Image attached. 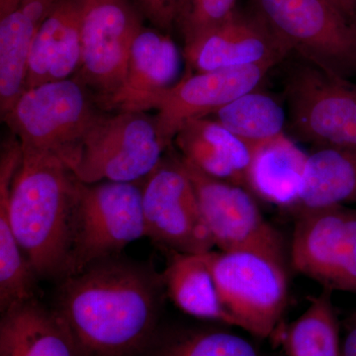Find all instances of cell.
<instances>
[{
  "mask_svg": "<svg viewBox=\"0 0 356 356\" xmlns=\"http://www.w3.org/2000/svg\"><path fill=\"white\" fill-rule=\"evenodd\" d=\"M341 356H356V310L346 323V334L341 341Z\"/></svg>",
  "mask_w": 356,
  "mask_h": 356,
  "instance_id": "29",
  "label": "cell"
},
{
  "mask_svg": "<svg viewBox=\"0 0 356 356\" xmlns=\"http://www.w3.org/2000/svg\"><path fill=\"white\" fill-rule=\"evenodd\" d=\"M165 292L179 310L192 317L236 327L222 305L205 254L173 252L163 273Z\"/></svg>",
  "mask_w": 356,
  "mask_h": 356,
  "instance_id": "23",
  "label": "cell"
},
{
  "mask_svg": "<svg viewBox=\"0 0 356 356\" xmlns=\"http://www.w3.org/2000/svg\"><path fill=\"white\" fill-rule=\"evenodd\" d=\"M84 0H60L44 21L28 60L26 89L70 79L81 67Z\"/></svg>",
  "mask_w": 356,
  "mask_h": 356,
  "instance_id": "17",
  "label": "cell"
},
{
  "mask_svg": "<svg viewBox=\"0 0 356 356\" xmlns=\"http://www.w3.org/2000/svg\"><path fill=\"white\" fill-rule=\"evenodd\" d=\"M173 140L180 156L201 172L247 188L248 172L259 146L207 117L185 122Z\"/></svg>",
  "mask_w": 356,
  "mask_h": 356,
  "instance_id": "16",
  "label": "cell"
},
{
  "mask_svg": "<svg viewBox=\"0 0 356 356\" xmlns=\"http://www.w3.org/2000/svg\"><path fill=\"white\" fill-rule=\"evenodd\" d=\"M332 292L323 289L294 322L282 325L271 339L287 356H341V341Z\"/></svg>",
  "mask_w": 356,
  "mask_h": 356,
  "instance_id": "24",
  "label": "cell"
},
{
  "mask_svg": "<svg viewBox=\"0 0 356 356\" xmlns=\"http://www.w3.org/2000/svg\"><path fill=\"white\" fill-rule=\"evenodd\" d=\"M60 0H22L0 20V111L3 118L26 90L37 33Z\"/></svg>",
  "mask_w": 356,
  "mask_h": 356,
  "instance_id": "19",
  "label": "cell"
},
{
  "mask_svg": "<svg viewBox=\"0 0 356 356\" xmlns=\"http://www.w3.org/2000/svg\"><path fill=\"white\" fill-rule=\"evenodd\" d=\"M236 0H192L191 11L182 23L184 51L191 50L207 33L222 25L236 11Z\"/></svg>",
  "mask_w": 356,
  "mask_h": 356,
  "instance_id": "27",
  "label": "cell"
},
{
  "mask_svg": "<svg viewBox=\"0 0 356 356\" xmlns=\"http://www.w3.org/2000/svg\"><path fill=\"white\" fill-rule=\"evenodd\" d=\"M337 8L341 9L344 13L348 14L353 19H355V11H353V0H329Z\"/></svg>",
  "mask_w": 356,
  "mask_h": 356,
  "instance_id": "30",
  "label": "cell"
},
{
  "mask_svg": "<svg viewBox=\"0 0 356 356\" xmlns=\"http://www.w3.org/2000/svg\"><path fill=\"white\" fill-rule=\"evenodd\" d=\"M211 116L238 137L261 146L284 135L287 115L273 96L259 88L245 93Z\"/></svg>",
  "mask_w": 356,
  "mask_h": 356,
  "instance_id": "25",
  "label": "cell"
},
{
  "mask_svg": "<svg viewBox=\"0 0 356 356\" xmlns=\"http://www.w3.org/2000/svg\"><path fill=\"white\" fill-rule=\"evenodd\" d=\"M356 201V147H314L307 156L298 202L290 209H318Z\"/></svg>",
  "mask_w": 356,
  "mask_h": 356,
  "instance_id": "22",
  "label": "cell"
},
{
  "mask_svg": "<svg viewBox=\"0 0 356 356\" xmlns=\"http://www.w3.org/2000/svg\"><path fill=\"white\" fill-rule=\"evenodd\" d=\"M291 243L295 270L323 289L356 293V209L298 210Z\"/></svg>",
  "mask_w": 356,
  "mask_h": 356,
  "instance_id": "10",
  "label": "cell"
},
{
  "mask_svg": "<svg viewBox=\"0 0 356 356\" xmlns=\"http://www.w3.org/2000/svg\"><path fill=\"white\" fill-rule=\"evenodd\" d=\"M254 13L291 51L332 76L356 74V21L329 0H252Z\"/></svg>",
  "mask_w": 356,
  "mask_h": 356,
  "instance_id": "4",
  "label": "cell"
},
{
  "mask_svg": "<svg viewBox=\"0 0 356 356\" xmlns=\"http://www.w3.org/2000/svg\"><path fill=\"white\" fill-rule=\"evenodd\" d=\"M165 293L163 274L116 255L60 281L54 310L81 356H135L153 341Z\"/></svg>",
  "mask_w": 356,
  "mask_h": 356,
  "instance_id": "1",
  "label": "cell"
},
{
  "mask_svg": "<svg viewBox=\"0 0 356 356\" xmlns=\"http://www.w3.org/2000/svg\"><path fill=\"white\" fill-rule=\"evenodd\" d=\"M22 159V151L16 143H8L1 152L0 159V311L9 307L37 298L38 277L26 259L19 243L9 224V192L14 175Z\"/></svg>",
  "mask_w": 356,
  "mask_h": 356,
  "instance_id": "20",
  "label": "cell"
},
{
  "mask_svg": "<svg viewBox=\"0 0 356 356\" xmlns=\"http://www.w3.org/2000/svg\"><path fill=\"white\" fill-rule=\"evenodd\" d=\"M140 24L127 0H84L79 79L107 109L125 83L129 54Z\"/></svg>",
  "mask_w": 356,
  "mask_h": 356,
  "instance_id": "11",
  "label": "cell"
},
{
  "mask_svg": "<svg viewBox=\"0 0 356 356\" xmlns=\"http://www.w3.org/2000/svg\"><path fill=\"white\" fill-rule=\"evenodd\" d=\"M222 305L236 327L259 339L273 336L288 303L285 262L252 250L206 252Z\"/></svg>",
  "mask_w": 356,
  "mask_h": 356,
  "instance_id": "6",
  "label": "cell"
},
{
  "mask_svg": "<svg viewBox=\"0 0 356 356\" xmlns=\"http://www.w3.org/2000/svg\"><path fill=\"white\" fill-rule=\"evenodd\" d=\"M177 44L168 35L140 26L134 37L125 83L107 110L145 112L177 84L180 72Z\"/></svg>",
  "mask_w": 356,
  "mask_h": 356,
  "instance_id": "15",
  "label": "cell"
},
{
  "mask_svg": "<svg viewBox=\"0 0 356 356\" xmlns=\"http://www.w3.org/2000/svg\"><path fill=\"white\" fill-rule=\"evenodd\" d=\"M146 356H261L245 337L215 329H180L154 337Z\"/></svg>",
  "mask_w": 356,
  "mask_h": 356,
  "instance_id": "26",
  "label": "cell"
},
{
  "mask_svg": "<svg viewBox=\"0 0 356 356\" xmlns=\"http://www.w3.org/2000/svg\"><path fill=\"white\" fill-rule=\"evenodd\" d=\"M353 11H355V16L356 19V0H353Z\"/></svg>",
  "mask_w": 356,
  "mask_h": 356,
  "instance_id": "32",
  "label": "cell"
},
{
  "mask_svg": "<svg viewBox=\"0 0 356 356\" xmlns=\"http://www.w3.org/2000/svg\"><path fill=\"white\" fill-rule=\"evenodd\" d=\"M79 79L26 89L3 117L23 151L55 154L64 163L100 113Z\"/></svg>",
  "mask_w": 356,
  "mask_h": 356,
  "instance_id": "7",
  "label": "cell"
},
{
  "mask_svg": "<svg viewBox=\"0 0 356 356\" xmlns=\"http://www.w3.org/2000/svg\"><path fill=\"white\" fill-rule=\"evenodd\" d=\"M0 356H81L67 325L37 298L1 312Z\"/></svg>",
  "mask_w": 356,
  "mask_h": 356,
  "instance_id": "18",
  "label": "cell"
},
{
  "mask_svg": "<svg viewBox=\"0 0 356 356\" xmlns=\"http://www.w3.org/2000/svg\"><path fill=\"white\" fill-rule=\"evenodd\" d=\"M180 159L213 242L221 252L252 250L286 261L280 234L264 219L250 191L210 177L181 156Z\"/></svg>",
  "mask_w": 356,
  "mask_h": 356,
  "instance_id": "12",
  "label": "cell"
},
{
  "mask_svg": "<svg viewBox=\"0 0 356 356\" xmlns=\"http://www.w3.org/2000/svg\"><path fill=\"white\" fill-rule=\"evenodd\" d=\"M22 0H0V17L11 13L13 9L19 6Z\"/></svg>",
  "mask_w": 356,
  "mask_h": 356,
  "instance_id": "31",
  "label": "cell"
},
{
  "mask_svg": "<svg viewBox=\"0 0 356 356\" xmlns=\"http://www.w3.org/2000/svg\"><path fill=\"white\" fill-rule=\"evenodd\" d=\"M276 65H248L196 72L182 81L154 102L159 136L166 146L185 122L208 117L245 93L259 88L264 77Z\"/></svg>",
  "mask_w": 356,
  "mask_h": 356,
  "instance_id": "13",
  "label": "cell"
},
{
  "mask_svg": "<svg viewBox=\"0 0 356 356\" xmlns=\"http://www.w3.org/2000/svg\"><path fill=\"white\" fill-rule=\"evenodd\" d=\"M77 184L58 156L22 149L7 209L14 236L38 280L62 281L67 275Z\"/></svg>",
  "mask_w": 356,
  "mask_h": 356,
  "instance_id": "2",
  "label": "cell"
},
{
  "mask_svg": "<svg viewBox=\"0 0 356 356\" xmlns=\"http://www.w3.org/2000/svg\"><path fill=\"white\" fill-rule=\"evenodd\" d=\"M166 147L154 117L99 113L65 163L83 184L137 182L159 165Z\"/></svg>",
  "mask_w": 356,
  "mask_h": 356,
  "instance_id": "3",
  "label": "cell"
},
{
  "mask_svg": "<svg viewBox=\"0 0 356 356\" xmlns=\"http://www.w3.org/2000/svg\"><path fill=\"white\" fill-rule=\"evenodd\" d=\"M291 51L257 14L235 11L226 22L207 33L191 50L187 63L196 72L283 62Z\"/></svg>",
  "mask_w": 356,
  "mask_h": 356,
  "instance_id": "14",
  "label": "cell"
},
{
  "mask_svg": "<svg viewBox=\"0 0 356 356\" xmlns=\"http://www.w3.org/2000/svg\"><path fill=\"white\" fill-rule=\"evenodd\" d=\"M285 95L286 129L294 139L314 147H356V84L350 79L305 60L288 76Z\"/></svg>",
  "mask_w": 356,
  "mask_h": 356,
  "instance_id": "8",
  "label": "cell"
},
{
  "mask_svg": "<svg viewBox=\"0 0 356 356\" xmlns=\"http://www.w3.org/2000/svg\"><path fill=\"white\" fill-rule=\"evenodd\" d=\"M138 3L154 25L168 30L180 25L191 11L192 0H137Z\"/></svg>",
  "mask_w": 356,
  "mask_h": 356,
  "instance_id": "28",
  "label": "cell"
},
{
  "mask_svg": "<svg viewBox=\"0 0 356 356\" xmlns=\"http://www.w3.org/2000/svg\"><path fill=\"white\" fill-rule=\"evenodd\" d=\"M308 154L286 135L257 147L247 175L248 191L290 210L298 202Z\"/></svg>",
  "mask_w": 356,
  "mask_h": 356,
  "instance_id": "21",
  "label": "cell"
},
{
  "mask_svg": "<svg viewBox=\"0 0 356 356\" xmlns=\"http://www.w3.org/2000/svg\"><path fill=\"white\" fill-rule=\"evenodd\" d=\"M142 196L137 182L86 184L79 180L65 278L119 255L129 243L146 236Z\"/></svg>",
  "mask_w": 356,
  "mask_h": 356,
  "instance_id": "5",
  "label": "cell"
},
{
  "mask_svg": "<svg viewBox=\"0 0 356 356\" xmlns=\"http://www.w3.org/2000/svg\"><path fill=\"white\" fill-rule=\"evenodd\" d=\"M142 186L147 238L170 252L205 254L215 247L179 154L163 156Z\"/></svg>",
  "mask_w": 356,
  "mask_h": 356,
  "instance_id": "9",
  "label": "cell"
}]
</instances>
